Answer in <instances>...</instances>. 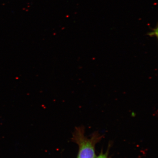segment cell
Returning <instances> with one entry per match:
<instances>
[{"mask_svg": "<svg viewBox=\"0 0 158 158\" xmlns=\"http://www.w3.org/2000/svg\"><path fill=\"white\" fill-rule=\"evenodd\" d=\"M153 31L151 32H149V33L148 34V36H150V37H153V36H156V37L157 38L158 37V27L156 26V28L152 29Z\"/></svg>", "mask_w": 158, "mask_h": 158, "instance_id": "7a4b0ae2", "label": "cell"}, {"mask_svg": "<svg viewBox=\"0 0 158 158\" xmlns=\"http://www.w3.org/2000/svg\"><path fill=\"white\" fill-rule=\"evenodd\" d=\"M80 150L77 158H94V144L91 140L80 138Z\"/></svg>", "mask_w": 158, "mask_h": 158, "instance_id": "6da1fadb", "label": "cell"}, {"mask_svg": "<svg viewBox=\"0 0 158 158\" xmlns=\"http://www.w3.org/2000/svg\"><path fill=\"white\" fill-rule=\"evenodd\" d=\"M97 158H108L107 156L105 154H101Z\"/></svg>", "mask_w": 158, "mask_h": 158, "instance_id": "3957f363", "label": "cell"}]
</instances>
